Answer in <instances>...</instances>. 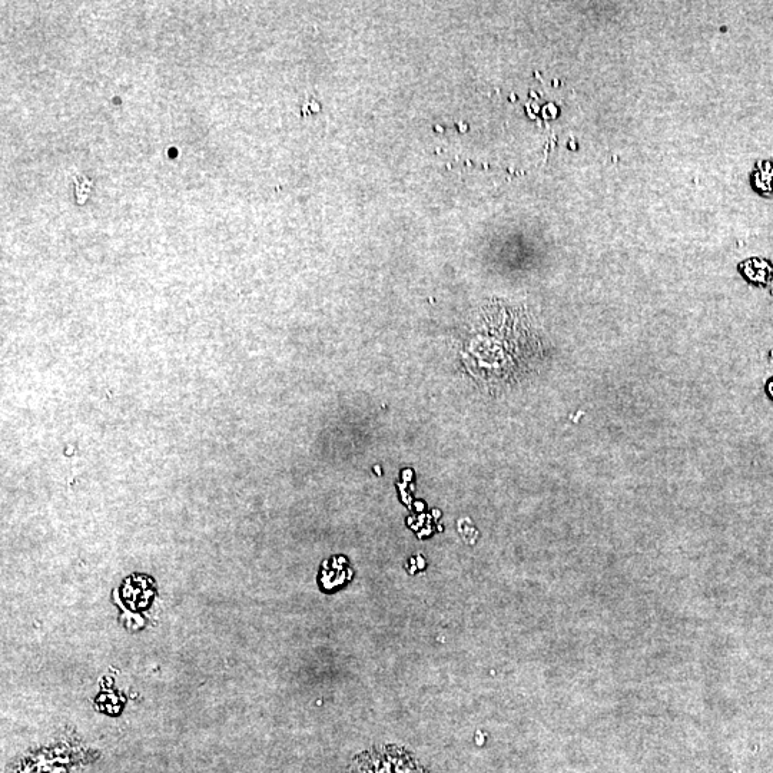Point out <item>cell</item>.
<instances>
[{"instance_id": "1", "label": "cell", "mask_w": 773, "mask_h": 773, "mask_svg": "<svg viewBox=\"0 0 773 773\" xmlns=\"http://www.w3.org/2000/svg\"><path fill=\"white\" fill-rule=\"evenodd\" d=\"M348 773H429L413 755L400 746H380L360 753Z\"/></svg>"}, {"instance_id": "2", "label": "cell", "mask_w": 773, "mask_h": 773, "mask_svg": "<svg viewBox=\"0 0 773 773\" xmlns=\"http://www.w3.org/2000/svg\"><path fill=\"white\" fill-rule=\"evenodd\" d=\"M91 181H89L88 178L85 177H76L75 179V195L76 198H78V202L81 201L82 194L81 192H84L85 199L88 198L89 192H91Z\"/></svg>"}, {"instance_id": "3", "label": "cell", "mask_w": 773, "mask_h": 773, "mask_svg": "<svg viewBox=\"0 0 773 773\" xmlns=\"http://www.w3.org/2000/svg\"><path fill=\"white\" fill-rule=\"evenodd\" d=\"M769 391H771V394L773 396V381L771 384H769Z\"/></svg>"}]
</instances>
